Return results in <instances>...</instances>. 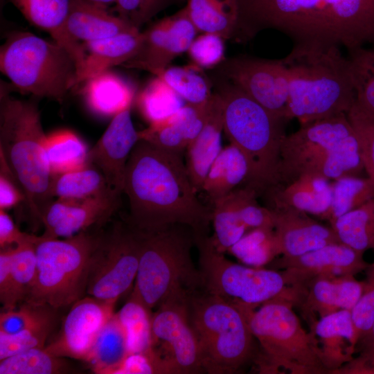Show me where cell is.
Masks as SVG:
<instances>
[{
    "mask_svg": "<svg viewBox=\"0 0 374 374\" xmlns=\"http://www.w3.org/2000/svg\"><path fill=\"white\" fill-rule=\"evenodd\" d=\"M237 42L275 30L293 45L336 46L347 53L374 46V0H237Z\"/></svg>",
    "mask_w": 374,
    "mask_h": 374,
    "instance_id": "obj_1",
    "label": "cell"
},
{
    "mask_svg": "<svg viewBox=\"0 0 374 374\" xmlns=\"http://www.w3.org/2000/svg\"><path fill=\"white\" fill-rule=\"evenodd\" d=\"M123 193L129 204V226L155 232L174 225L204 235L211 209L198 199L181 155L139 139L128 159Z\"/></svg>",
    "mask_w": 374,
    "mask_h": 374,
    "instance_id": "obj_2",
    "label": "cell"
},
{
    "mask_svg": "<svg viewBox=\"0 0 374 374\" xmlns=\"http://www.w3.org/2000/svg\"><path fill=\"white\" fill-rule=\"evenodd\" d=\"M282 59L289 75L288 120L303 125L351 108L355 93L350 64L339 47L293 45Z\"/></svg>",
    "mask_w": 374,
    "mask_h": 374,
    "instance_id": "obj_3",
    "label": "cell"
},
{
    "mask_svg": "<svg viewBox=\"0 0 374 374\" xmlns=\"http://www.w3.org/2000/svg\"><path fill=\"white\" fill-rule=\"evenodd\" d=\"M1 84L0 156L23 189L25 205L42 223V214L54 199L51 195L53 175L47 159L37 97H12Z\"/></svg>",
    "mask_w": 374,
    "mask_h": 374,
    "instance_id": "obj_4",
    "label": "cell"
},
{
    "mask_svg": "<svg viewBox=\"0 0 374 374\" xmlns=\"http://www.w3.org/2000/svg\"><path fill=\"white\" fill-rule=\"evenodd\" d=\"M215 92L222 103L223 130L246 157L249 177L244 185L261 195L274 184L286 136V119L277 116L239 87L215 75Z\"/></svg>",
    "mask_w": 374,
    "mask_h": 374,
    "instance_id": "obj_5",
    "label": "cell"
},
{
    "mask_svg": "<svg viewBox=\"0 0 374 374\" xmlns=\"http://www.w3.org/2000/svg\"><path fill=\"white\" fill-rule=\"evenodd\" d=\"M364 170L357 134L346 113H341L301 125L286 135L274 183L301 174L335 180L359 176Z\"/></svg>",
    "mask_w": 374,
    "mask_h": 374,
    "instance_id": "obj_6",
    "label": "cell"
},
{
    "mask_svg": "<svg viewBox=\"0 0 374 374\" xmlns=\"http://www.w3.org/2000/svg\"><path fill=\"white\" fill-rule=\"evenodd\" d=\"M238 304L260 344L262 364L267 371L283 369L293 374L328 373L315 336L303 328L289 297H276L257 309Z\"/></svg>",
    "mask_w": 374,
    "mask_h": 374,
    "instance_id": "obj_7",
    "label": "cell"
},
{
    "mask_svg": "<svg viewBox=\"0 0 374 374\" xmlns=\"http://www.w3.org/2000/svg\"><path fill=\"white\" fill-rule=\"evenodd\" d=\"M95 226L74 235L42 239L35 245L37 273L26 302L57 309L84 296L93 254L104 229Z\"/></svg>",
    "mask_w": 374,
    "mask_h": 374,
    "instance_id": "obj_8",
    "label": "cell"
},
{
    "mask_svg": "<svg viewBox=\"0 0 374 374\" xmlns=\"http://www.w3.org/2000/svg\"><path fill=\"white\" fill-rule=\"evenodd\" d=\"M1 71L24 93L62 103L78 85V68L61 45L26 31L7 35L0 48Z\"/></svg>",
    "mask_w": 374,
    "mask_h": 374,
    "instance_id": "obj_9",
    "label": "cell"
},
{
    "mask_svg": "<svg viewBox=\"0 0 374 374\" xmlns=\"http://www.w3.org/2000/svg\"><path fill=\"white\" fill-rule=\"evenodd\" d=\"M183 226L139 231V262L130 296L150 312L174 293L182 290L193 292L202 284L190 255L195 237L191 238Z\"/></svg>",
    "mask_w": 374,
    "mask_h": 374,
    "instance_id": "obj_10",
    "label": "cell"
},
{
    "mask_svg": "<svg viewBox=\"0 0 374 374\" xmlns=\"http://www.w3.org/2000/svg\"><path fill=\"white\" fill-rule=\"evenodd\" d=\"M188 299L190 318L197 337L204 371L233 373L253 357L254 336L241 305L206 293Z\"/></svg>",
    "mask_w": 374,
    "mask_h": 374,
    "instance_id": "obj_11",
    "label": "cell"
},
{
    "mask_svg": "<svg viewBox=\"0 0 374 374\" xmlns=\"http://www.w3.org/2000/svg\"><path fill=\"white\" fill-rule=\"evenodd\" d=\"M199 250V274L207 293L229 301L257 307L280 296H290L281 271L238 264L213 246L210 237L195 235Z\"/></svg>",
    "mask_w": 374,
    "mask_h": 374,
    "instance_id": "obj_12",
    "label": "cell"
},
{
    "mask_svg": "<svg viewBox=\"0 0 374 374\" xmlns=\"http://www.w3.org/2000/svg\"><path fill=\"white\" fill-rule=\"evenodd\" d=\"M139 257V231L120 222L104 230L91 258L87 295L116 304L135 281Z\"/></svg>",
    "mask_w": 374,
    "mask_h": 374,
    "instance_id": "obj_13",
    "label": "cell"
},
{
    "mask_svg": "<svg viewBox=\"0 0 374 374\" xmlns=\"http://www.w3.org/2000/svg\"><path fill=\"white\" fill-rule=\"evenodd\" d=\"M191 292L178 291L152 314V348L163 361L168 373L204 372L199 341L192 326L188 299Z\"/></svg>",
    "mask_w": 374,
    "mask_h": 374,
    "instance_id": "obj_14",
    "label": "cell"
},
{
    "mask_svg": "<svg viewBox=\"0 0 374 374\" xmlns=\"http://www.w3.org/2000/svg\"><path fill=\"white\" fill-rule=\"evenodd\" d=\"M215 75L233 83L277 116L288 121L289 75L283 59L249 55L225 59Z\"/></svg>",
    "mask_w": 374,
    "mask_h": 374,
    "instance_id": "obj_15",
    "label": "cell"
},
{
    "mask_svg": "<svg viewBox=\"0 0 374 374\" xmlns=\"http://www.w3.org/2000/svg\"><path fill=\"white\" fill-rule=\"evenodd\" d=\"M197 32L184 7L142 32L143 40L138 53L122 66L158 76L177 56L188 51Z\"/></svg>",
    "mask_w": 374,
    "mask_h": 374,
    "instance_id": "obj_16",
    "label": "cell"
},
{
    "mask_svg": "<svg viewBox=\"0 0 374 374\" xmlns=\"http://www.w3.org/2000/svg\"><path fill=\"white\" fill-rule=\"evenodd\" d=\"M363 254L339 242L297 256H282L274 265L283 269L288 286L299 287L317 278L355 276L365 271L369 264Z\"/></svg>",
    "mask_w": 374,
    "mask_h": 374,
    "instance_id": "obj_17",
    "label": "cell"
},
{
    "mask_svg": "<svg viewBox=\"0 0 374 374\" xmlns=\"http://www.w3.org/2000/svg\"><path fill=\"white\" fill-rule=\"evenodd\" d=\"M114 306L89 295L76 301L58 335L45 350L57 357L85 362L100 331L114 314Z\"/></svg>",
    "mask_w": 374,
    "mask_h": 374,
    "instance_id": "obj_18",
    "label": "cell"
},
{
    "mask_svg": "<svg viewBox=\"0 0 374 374\" xmlns=\"http://www.w3.org/2000/svg\"><path fill=\"white\" fill-rule=\"evenodd\" d=\"M121 195L114 192L86 198H56L44 210L45 238H68L95 226H103L119 208Z\"/></svg>",
    "mask_w": 374,
    "mask_h": 374,
    "instance_id": "obj_19",
    "label": "cell"
},
{
    "mask_svg": "<svg viewBox=\"0 0 374 374\" xmlns=\"http://www.w3.org/2000/svg\"><path fill=\"white\" fill-rule=\"evenodd\" d=\"M131 107L115 115L108 127L89 150L87 163L98 168L104 175L111 190L121 195L130 154L139 140L134 126Z\"/></svg>",
    "mask_w": 374,
    "mask_h": 374,
    "instance_id": "obj_20",
    "label": "cell"
},
{
    "mask_svg": "<svg viewBox=\"0 0 374 374\" xmlns=\"http://www.w3.org/2000/svg\"><path fill=\"white\" fill-rule=\"evenodd\" d=\"M269 208L274 214V230L283 256H297L341 242L331 226L317 222L305 212L289 206Z\"/></svg>",
    "mask_w": 374,
    "mask_h": 374,
    "instance_id": "obj_21",
    "label": "cell"
},
{
    "mask_svg": "<svg viewBox=\"0 0 374 374\" xmlns=\"http://www.w3.org/2000/svg\"><path fill=\"white\" fill-rule=\"evenodd\" d=\"M330 180L317 174H301L278 180L261 195L266 206H289L323 217L332 199Z\"/></svg>",
    "mask_w": 374,
    "mask_h": 374,
    "instance_id": "obj_22",
    "label": "cell"
},
{
    "mask_svg": "<svg viewBox=\"0 0 374 374\" xmlns=\"http://www.w3.org/2000/svg\"><path fill=\"white\" fill-rule=\"evenodd\" d=\"M209 100L199 105L185 104L168 118L139 132V139L160 150L181 155L202 130Z\"/></svg>",
    "mask_w": 374,
    "mask_h": 374,
    "instance_id": "obj_23",
    "label": "cell"
},
{
    "mask_svg": "<svg viewBox=\"0 0 374 374\" xmlns=\"http://www.w3.org/2000/svg\"><path fill=\"white\" fill-rule=\"evenodd\" d=\"M10 1L30 24L48 33L53 41L71 54L76 63L78 77L84 66L85 51L66 28L71 0Z\"/></svg>",
    "mask_w": 374,
    "mask_h": 374,
    "instance_id": "obj_24",
    "label": "cell"
},
{
    "mask_svg": "<svg viewBox=\"0 0 374 374\" xmlns=\"http://www.w3.org/2000/svg\"><path fill=\"white\" fill-rule=\"evenodd\" d=\"M222 103L220 96L215 91L209 100L206 123L185 151L186 170L197 193L202 192L208 172L222 149Z\"/></svg>",
    "mask_w": 374,
    "mask_h": 374,
    "instance_id": "obj_25",
    "label": "cell"
},
{
    "mask_svg": "<svg viewBox=\"0 0 374 374\" xmlns=\"http://www.w3.org/2000/svg\"><path fill=\"white\" fill-rule=\"evenodd\" d=\"M328 373H335L353 358L356 350L351 311L339 310L321 317L310 326Z\"/></svg>",
    "mask_w": 374,
    "mask_h": 374,
    "instance_id": "obj_26",
    "label": "cell"
},
{
    "mask_svg": "<svg viewBox=\"0 0 374 374\" xmlns=\"http://www.w3.org/2000/svg\"><path fill=\"white\" fill-rule=\"evenodd\" d=\"M66 28L77 41L92 42L137 31L107 8L87 0H71Z\"/></svg>",
    "mask_w": 374,
    "mask_h": 374,
    "instance_id": "obj_27",
    "label": "cell"
},
{
    "mask_svg": "<svg viewBox=\"0 0 374 374\" xmlns=\"http://www.w3.org/2000/svg\"><path fill=\"white\" fill-rule=\"evenodd\" d=\"M143 40L140 30L84 42V66L78 84L111 67L123 65L138 53Z\"/></svg>",
    "mask_w": 374,
    "mask_h": 374,
    "instance_id": "obj_28",
    "label": "cell"
},
{
    "mask_svg": "<svg viewBox=\"0 0 374 374\" xmlns=\"http://www.w3.org/2000/svg\"><path fill=\"white\" fill-rule=\"evenodd\" d=\"M83 96L88 108L102 117H114L131 107L134 91L115 73L106 70L84 81Z\"/></svg>",
    "mask_w": 374,
    "mask_h": 374,
    "instance_id": "obj_29",
    "label": "cell"
},
{
    "mask_svg": "<svg viewBox=\"0 0 374 374\" xmlns=\"http://www.w3.org/2000/svg\"><path fill=\"white\" fill-rule=\"evenodd\" d=\"M249 174L246 157L237 146L230 143L222 149L211 166L202 191L213 203L244 184Z\"/></svg>",
    "mask_w": 374,
    "mask_h": 374,
    "instance_id": "obj_30",
    "label": "cell"
},
{
    "mask_svg": "<svg viewBox=\"0 0 374 374\" xmlns=\"http://www.w3.org/2000/svg\"><path fill=\"white\" fill-rule=\"evenodd\" d=\"M129 354L125 332L114 312L98 335L85 362L96 373L114 374Z\"/></svg>",
    "mask_w": 374,
    "mask_h": 374,
    "instance_id": "obj_31",
    "label": "cell"
},
{
    "mask_svg": "<svg viewBox=\"0 0 374 374\" xmlns=\"http://www.w3.org/2000/svg\"><path fill=\"white\" fill-rule=\"evenodd\" d=\"M185 8L197 31L232 39L238 17L237 0H187Z\"/></svg>",
    "mask_w": 374,
    "mask_h": 374,
    "instance_id": "obj_32",
    "label": "cell"
},
{
    "mask_svg": "<svg viewBox=\"0 0 374 374\" xmlns=\"http://www.w3.org/2000/svg\"><path fill=\"white\" fill-rule=\"evenodd\" d=\"M239 203L240 187L213 203V235L210 238L221 253L227 251L248 231L240 216Z\"/></svg>",
    "mask_w": 374,
    "mask_h": 374,
    "instance_id": "obj_33",
    "label": "cell"
},
{
    "mask_svg": "<svg viewBox=\"0 0 374 374\" xmlns=\"http://www.w3.org/2000/svg\"><path fill=\"white\" fill-rule=\"evenodd\" d=\"M45 149L53 176L78 170L89 165V149L71 130H59L47 135Z\"/></svg>",
    "mask_w": 374,
    "mask_h": 374,
    "instance_id": "obj_34",
    "label": "cell"
},
{
    "mask_svg": "<svg viewBox=\"0 0 374 374\" xmlns=\"http://www.w3.org/2000/svg\"><path fill=\"white\" fill-rule=\"evenodd\" d=\"M331 227L341 243L359 252L374 251V199L340 216Z\"/></svg>",
    "mask_w": 374,
    "mask_h": 374,
    "instance_id": "obj_35",
    "label": "cell"
},
{
    "mask_svg": "<svg viewBox=\"0 0 374 374\" xmlns=\"http://www.w3.org/2000/svg\"><path fill=\"white\" fill-rule=\"evenodd\" d=\"M109 192L114 191L109 188L103 173L91 165L53 176L51 186L53 199H86Z\"/></svg>",
    "mask_w": 374,
    "mask_h": 374,
    "instance_id": "obj_36",
    "label": "cell"
},
{
    "mask_svg": "<svg viewBox=\"0 0 374 374\" xmlns=\"http://www.w3.org/2000/svg\"><path fill=\"white\" fill-rule=\"evenodd\" d=\"M330 184L331 203L322 217L330 225L340 216L374 199V183L368 177L344 176Z\"/></svg>",
    "mask_w": 374,
    "mask_h": 374,
    "instance_id": "obj_37",
    "label": "cell"
},
{
    "mask_svg": "<svg viewBox=\"0 0 374 374\" xmlns=\"http://www.w3.org/2000/svg\"><path fill=\"white\" fill-rule=\"evenodd\" d=\"M244 265L262 267L282 255L274 229L256 228L247 231L227 251Z\"/></svg>",
    "mask_w": 374,
    "mask_h": 374,
    "instance_id": "obj_38",
    "label": "cell"
},
{
    "mask_svg": "<svg viewBox=\"0 0 374 374\" xmlns=\"http://www.w3.org/2000/svg\"><path fill=\"white\" fill-rule=\"evenodd\" d=\"M184 102L157 76L148 84L137 100L140 112L150 125L168 118L181 109L185 105Z\"/></svg>",
    "mask_w": 374,
    "mask_h": 374,
    "instance_id": "obj_39",
    "label": "cell"
},
{
    "mask_svg": "<svg viewBox=\"0 0 374 374\" xmlns=\"http://www.w3.org/2000/svg\"><path fill=\"white\" fill-rule=\"evenodd\" d=\"M193 64L185 66H168L157 77L166 82L188 104L206 103L213 93L211 82Z\"/></svg>",
    "mask_w": 374,
    "mask_h": 374,
    "instance_id": "obj_40",
    "label": "cell"
},
{
    "mask_svg": "<svg viewBox=\"0 0 374 374\" xmlns=\"http://www.w3.org/2000/svg\"><path fill=\"white\" fill-rule=\"evenodd\" d=\"M64 357L34 348L0 360V374H57L69 372Z\"/></svg>",
    "mask_w": 374,
    "mask_h": 374,
    "instance_id": "obj_41",
    "label": "cell"
},
{
    "mask_svg": "<svg viewBox=\"0 0 374 374\" xmlns=\"http://www.w3.org/2000/svg\"><path fill=\"white\" fill-rule=\"evenodd\" d=\"M116 314L125 332L129 353L149 350L152 346V312L130 296Z\"/></svg>",
    "mask_w": 374,
    "mask_h": 374,
    "instance_id": "obj_42",
    "label": "cell"
},
{
    "mask_svg": "<svg viewBox=\"0 0 374 374\" xmlns=\"http://www.w3.org/2000/svg\"><path fill=\"white\" fill-rule=\"evenodd\" d=\"M353 87L355 104L374 116V54L371 48H359L347 55Z\"/></svg>",
    "mask_w": 374,
    "mask_h": 374,
    "instance_id": "obj_43",
    "label": "cell"
},
{
    "mask_svg": "<svg viewBox=\"0 0 374 374\" xmlns=\"http://www.w3.org/2000/svg\"><path fill=\"white\" fill-rule=\"evenodd\" d=\"M35 244L26 243L13 248L11 267L12 310L25 301L35 283L37 273Z\"/></svg>",
    "mask_w": 374,
    "mask_h": 374,
    "instance_id": "obj_44",
    "label": "cell"
},
{
    "mask_svg": "<svg viewBox=\"0 0 374 374\" xmlns=\"http://www.w3.org/2000/svg\"><path fill=\"white\" fill-rule=\"evenodd\" d=\"M53 309L48 305L24 301L17 310H3L0 314V333L13 335L37 325L52 321Z\"/></svg>",
    "mask_w": 374,
    "mask_h": 374,
    "instance_id": "obj_45",
    "label": "cell"
},
{
    "mask_svg": "<svg viewBox=\"0 0 374 374\" xmlns=\"http://www.w3.org/2000/svg\"><path fill=\"white\" fill-rule=\"evenodd\" d=\"M185 0H115L114 10L122 20L139 30L159 12Z\"/></svg>",
    "mask_w": 374,
    "mask_h": 374,
    "instance_id": "obj_46",
    "label": "cell"
},
{
    "mask_svg": "<svg viewBox=\"0 0 374 374\" xmlns=\"http://www.w3.org/2000/svg\"><path fill=\"white\" fill-rule=\"evenodd\" d=\"M346 114L359 143L364 170L374 183V116L355 103Z\"/></svg>",
    "mask_w": 374,
    "mask_h": 374,
    "instance_id": "obj_47",
    "label": "cell"
},
{
    "mask_svg": "<svg viewBox=\"0 0 374 374\" xmlns=\"http://www.w3.org/2000/svg\"><path fill=\"white\" fill-rule=\"evenodd\" d=\"M53 323H44L13 335L0 333V360L31 348H45Z\"/></svg>",
    "mask_w": 374,
    "mask_h": 374,
    "instance_id": "obj_48",
    "label": "cell"
},
{
    "mask_svg": "<svg viewBox=\"0 0 374 374\" xmlns=\"http://www.w3.org/2000/svg\"><path fill=\"white\" fill-rule=\"evenodd\" d=\"M365 271L363 293L351 310L356 346L374 323V262L369 264Z\"/></svg>",
    "mask_w": 374,
    "mask_h": 374,
    "instance_id": "obj_49",
    "label": "cell"
},
{
    "mask_svg": "<svg viewBox=\"0 0 374 374\" xmlns=\"http://www.w3.org/2000/svg\"><path fill=\"white\" fill-rule=\"evenodd\" d=\"M224 39L220 35L211 33H203L195 37L187 51L193 64L199 68L218 66L225 60Z\"/></svg>",
    "mask_w": 374,
    "mask_h": 374,
    "instance_id": "obj_50",
    "label": "cell"
},
{
    "mask_svg": "<svg viewBox=\"0 0 374 374\" xmlns=\"http://www.w3.org/2000/svg\"><path fill=\"white\" fill-rule=\"evenodd\" d=\"M258 193L251 187H240L239 213L248 231L256 228L274 229V214L271 209L260 206Z\"/></svg>",
    "mask_w": 374,
    "mask_h": 374,
    "instance_id": "obj_51",
    "label": "cell"
},
{
    "mask_svg": "<svg viewBox=\"0 0 374 374\" xmlns=\"http://www.w3.org/2000/svg\"><path fill=\"white\" fill-rule=\"evenodd\" d=\"M168 373L161 358L152 347L142 353L129 354L114 374Z\"/></svg>",
    "mask_w": 374,
    "mask_h": 374,
    "instance_id": "obj_52",
    "label": "cell"
},
{
    "mask_svg": "<svg viewBox=\"0 0 374 374\" xmlns=\"http://www.w3.org/2000/svg\"><path fill=\"white\" fill-rule=\"evenodd\" d=\"M359 355L353 357L335 373L374 374V323L368 332L357 342Z\"/></svg>",
    "mask_w": 374,
    "mask_h": 374,
    "instance_id": "obj_53",
    "label": "cell"
},
{
    "mask_svg": "<svg viewBox=\"0 0 374 374\" xmlns=\"http://www.w3.org/2000/svg\"><path fill=\"white\" fill-rule=\"evenodd\" d=\"M25 202L23 189L0 156V209L6 211Z\"/></svg>",
    "mask_w": 374,
    "mask_h": 374,
    "instance_id": "obj_54",
    "label": "cell"
},
{
    "mask_svg": "<svg viewBox=\"0 0 374 374\" xmlns=\"http://www.w3.org/2000/svg\"><path fill=\"white\" fill-rule=\"evenodd\" d=\"M42 236L20 231L6 211L0 209V247L1 249L26 243L37 244Z\"/></svg>",
    "mask_w": 374,
    "mask_h": 374,
    "instance_id": "obj_55",
    "label": "cell"
},
{
    "mask_svg": "<svg viewBox=\"0 0 374 374\" xmlns=\"http://www.w3.org/2000/svg\"><path fill=\"white\" fill-rule=\"evenodd\" d=\"M14 247L1 249L0 251V302L3 310H12L11 267Z\"/></svg>",
    "mask_w": 374,
    "mask_h": 374,
    "instance_id": "obj_56",
    "label": "cell"
},
{
    "mask_svg": "<svg viewBox=\"0 0 374 374\" xmlns=\"http://www.w3.org/2000/svg\"><path fill=\"white\" fill-rule=\"evenodd\" d=\"M105 8H108L109 6L114 4L115 0H87Z\"/></svg>",
    "mask_w": 374,
    "mask_h": 374,
    "instance_id": "obj_57",
    "label": "cell"
},
{
    "mask_svg": "<svg viewBox=\"0 0 374 374\" xmlns=\"http://www.w3.org/2000/svg\"><path fill=\"white\" fill-rule=\"evenodd\" d=\"M371 49L372 50V51H373V54H374V46H373L371 48Z\"/></svg>",
    "mask_w": 374,
    "mask_h": 374,
    "instance_id": "obj_58",
    "label": "cell"
}]
</instances>
